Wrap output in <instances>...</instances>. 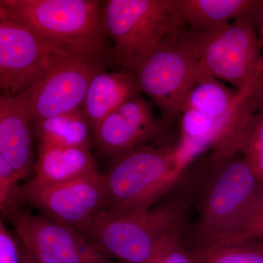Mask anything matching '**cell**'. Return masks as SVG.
<instances>
[{
	"label": "cell",
	"instance_id": "cell-1",
	"mask_svg": "<svg viewBox=\"0 0 263 263\" xmlns=\"http://www.w3.org/2000/svg\"><path fill=\"white\" fill-rule=\"evenodd\" d=\"M207 174L197 202V245L230 241L247 226L263 198V186L241 155L209 154Z\"/></svg>",
	"mask_w": 263,
	"mask_h": 263
},
{
	"label": "cell",
	"instance_id": "cell-2",
	"mask_svg": "<svg viewBox=\"0 0 263 263\" xmlns=\"http://www.w3.org/2000/svg\"><path fill=\"white\" fill-rule=\"evenodd\" d=\"M186 205L177 200L135 212H102L81 233L106 258L151 263L162 240L183 230Z\"/></svg>",
	"mask_w": 263,
	"mask_h": 263
},
{
	"label": "cell",
	"instance_id": "cell-3",
	"mask_svg": "<svg viewBox=\"0 0 263 263\" xmlns=\"http://www.w3.org/2000/svg\"><path fill=\"white\" fill-rule=\"evenodd\" d=\"M6 11L57 47L99 60L105 51L102 12L96 0H0Z\"/></svg>",
	"mask_w": 263,
	"mask_h": 263
},
{
	"label": "cell",
	"instance_id": "cell-4",
	"mask_svg": "<svg viewBox=\"0 0 263 263\" xmlns=\"http://www.w3.org/2000/svg\"><path fill=\"white\" fill-rule=\"evenodd\" d=\"M102 18L114 58L127 71L166 40L186 30L173 0H108Z\"/></svg>",
	"mask_w": 263,
	"mask_h": 263
},
{
	"label": "cell",
	"instance_id": "cell-5",
	"mask_svg": "<svg viewBox=\"0 0 263 263\" xmlns=\"http://www.w3.org/2000/svg\"><path fill=\"white\" fill-rule=\"evenodd\" d=\"M103 174V212L124 213L152 207L181 177L174 147L145 145L112 160Z\"/></svg>",
	"mask_w": 263,
	"mask_h": 263
},
{
	"label": "cell",
	"instance_id": "cell-6",
	"mask_svg": "<svg viewBox=\"0 0 263 263\" xmlns=\"http://www.w3.org/2000/svg\"><path fill=\"white\" fill-rule=\"evenodd\" d=\"M129 72L140 92L148 97L167 124L180 116L186 95L206 71L186 29L166 40Z\"/></svg>",
	"mask_w": 263,
	"mask_h": 263
},
{
	"label": "cell",
	"instance_id": "cell-7",
	"mask_svg": "<svg viewBox=\"0 0 263 263\" xmlns=\"http://www.w3.org/2000/svg\"><path fill=\"white\" fill-rule=\"evenodd\" d=\"M239 91L238 101L226 115L214 117L195 110L180 114L179 141L174 147L180 171L184 173L207 152L220 158L239 155L247 123L263 98V76Z\"/></svg>",
	"mask_w": 263,
	"mask_h": 263
},
{
	"label": "cell",
	"instance_id": "cell-8",
	"mask_svg": "<svg viewBox=\"0 0 263 263\" xmlns=\"http://www.w3.org/2000/svg\"><path fill=\"white\" fill-rule=\"evenodd\" d=\"M259 16L243 17L212 32H189L199 61L209 75L236 91L263 75Z\"/></svg>",
	"mask_w": 263,
	"mask_h": 263
},
{
	"label": "cell",
	"instance_id": "cell-9",
	"mask_svg": "<svg viewBox=\"0 0 263 263\" xmlns=\"http://www.w3.org/2000/svg\"><path fill=\"white\" fill-rule=\"evenodd\" d=\"M100 61L77 55H62L37 81L16 95L32 122L81 108L95 74L103 70Z\"/></svg>",
	"mask_w": 263,
	"mask_h": 263
},
{
	"label": "cell",
	"instance_id": "cell-10",
	"mask_svg": "<svg viewBox=\"0 0 263 263\" xmlns=\"http://www.w3.org/2000/svg\"><path fill=\"white\" fill-rule=\"evenodd\" d=\"M68 53L73 54L48 42L5 9L0 16V93L20 94L59 57Z\"/></svg>",
	"mask_w": 263,
	"mask_h": 263
},
{
	"label": "cell",
	"instance_id": "cell-11",
	"mask_svg": "<svg viewBox=\"0 0 263 263\" xmlns=\"http://www.w3.org/2000/svg\"><path fill=\"white\" fill-rule=\"evenodd\" d=\"M11 197L80 233L105 210L106 202L103 176L99 173L49 186L28 181L15 186Z\"/></svg>",
	"mask_w": 263,
	"mask_h": 263
},
{
	"label": "cell",
	"instance_id": "cell-12",
	"mask_svg": "<svg viewBox=\"0 0 263 263\" xmlns=\"http://www.w3.org/2000/svg\"><path fill=\"white\" fill-rule=\"evenodd\" d=\"M8 215L18 240L38 263H108L80 232L42 214H31L15 205Z\"/></svg>",
	"mask_w": 263,
	"mask_h": 263
},
{
	"label": "cell",
	"instance_id": "cell-13",
	"mask_svg": "<svg viewBox=\"0 0 263 263\" xmlns=\"http://www.w3.org/2000/svg\"><path fill=\"white\" fill-rule=\"evenodd\" d=\"M153 105L139 93L104 118L92 131L100 153L114 160L158 141L167 124L158 120Z\"/></svg>",
	"mask_w": 263,
	"mask_h": 263
},
{
	"label": "cell",
	"instance_id": "cell-14",
	"mask_svg": "<svg viewBox=\"0 0 263 263\" xmlns=\"http://www.w3.org/2000/svg\"><path fill=\"white\" fill-rule=\"evenodd\" d=\"M32 126L28 110L18 97L0 93V155L19 181L34 167Z\"/></svg>",
	"mask_w": 263,
	"mask_h": 263
},
{
	"label": "cell",
	"instance_id": "cell-15",
	"mask_svg": "<svg viewBox=\"0 0 263 263\" xmlns=\"http://www.w3.org/2000/svg\"><path fill=\"white\" fill-rule=\"evenodd\" d=\"M189 32H212L237 19L259 16L263 0H173Z\"/></svg>",
	"mask_w": 263,
	"mask_h": 263
},
{
	"label": "cell",
	"instance_id": "cell-16",
	"mask_svg": "<svg viewBox=\"0 0 263 263\" xmlns=\"http://www.w3.org/2000/svg\"><path fill=\"white\" fill-rule=\"evenodd\" d=\"M30 182L49 186L98 174L89 147L39 146Z\"/></svg>",
	"mask_w": 263,
	"mask_h": 263
},
{
	"label": "cell",
	"instance_id": "cell-17",
	"mask_svg": "<svg viewBox=\"0 0 263 263\" xmlns=\"http://www.w3.org/2000/svg\"><path fill=\"white\" fill-rule=\"evenodd\" d=\"M139 93L134 76L129 71L103 70L95 74L81 106L91 132L104 118Z\"/></svg>",
	"mask_w": 263,
	"mask_h": 263
},
{
	"label": "cell",
	"instance_id": "cell-18",
	"mask_svg": "<svg viewBox=\"0 0 263 263\" xmlns=\"http://www.w3.org/2000/svg\"><path fill=\"white\" fill-rule=\"evenodd\" d=\"M32 125L39 146L89 147L91 143V129L81 108L41 119Z\"/></svg>",
	"mask_w": 263,
	"mask_h": 263
},
{
	"label": "cell",
	"instance_id": "cell-19",
	"mask_svg": "<svg viewBox=\"0 0 263 263\" xmlns=\"http://www.w3.org/2000/svg\"><path fill=\"white\" fill-rule=\"evenodd\" d=\"M239 95V91L230 89L205 72L186 95L181 114L195 110L211 117H221L234 107Z\"/></svg>",
	"mask_w": 263,
	"mask_h": 263
},
{
	"label": "cell",
	"instance_id": "cell-20",
	"mask_svg": "<svg viewBox=\"0 0 263 263\" xmlns=\"http://www.w3.org/2000/svg\"><path fill=\"white\" fill-rule=\"evenodd\" d=\"M188 251L194 263H263V240H260L196 245Z\"/></svg>",
	"mask_w": 263,
	"mask_h": 263
},
{
	"label": "cell",
	"instance_id": "cell-21",
	"mask_svg": "<svg viewBox=\"0 0 263 263\" xmlns=\"http://www.w3.org/2000/svg\"><path fill=\"white\" fill-rule=\"evenodd\" d=\"M240 155L263 186V98L247 123Z\"/></svg>",
	"mask_w": 263,
	"mask_h": 263
},
{
	"label": "cell",
	"instance_id": "cell-22",
	"mask_svg": "<svg viewBox=\"0 0 263 263\" xmlns=\"http://www.w3.org/2000/svg\"><path fill=\"white\" fill-rule=\"evenodd\" d=\"M182 231L174 232L163 238L151 263H194L181 241Z\"/></svg>",
	"mask_w": 263,
	"mask_h": 263
},
{
	"label": "cell",
	"instance_id": "cell-23",
	"mask_svg": "<svg viewBox=\"0 0 263 263\" xmlns=\"http://www.w3.org/2000/svg\"><path fill=\"white\" fill-rule=\"evenodd\" d=\"M18 181L15 171L0 155V209L5 208Z\"/></svg>",
	"mask_w": 263,
	"mask_h": 263
},
{
	"label": "cell",
	"instance_id": "cell-24",
	"mask_svg": "<svg viewBox=\"0 0 263 263\" xmlns=\"http://www.w3.org/2000/svg\"><path fill=\"white\" fill-rule=\"evenodd\" d=\"M0 263H22L18 241L0 221Z\"/></svg>",
	"mask_w": 263,
	"mask_h": 263
},
{
	"label": "cell",
	"instance_id": "cell-25",
	"mask_svg": "<svg viewBox=\"0 0 263 263\" xmlns=\"http://www.w3.org/2000/svg\"><path fill=\"white\" fill-rule=\"evenodd\" d=\"M252 239L263 240V198L247 226L230 241Z\"/></svg>",
	"mask_w": 263,
	"mask_h": 263
},
{
	"label": "cell",
	"instance_id": "cell-26",
	"mask_svg": "<svg viewBox=\"0 0 263 263\" xmlns=\"http://www.w3.org/2000/svg\"><path fill=\"white\" fill-rule=\"evenodd\" d=\"M19 249H20L21 262L22 263H38L36 259L31 255L28 251L27 250L22 243L18 240Z\"/></svg>",
	"mask_w": 263,
	"mask_h": 263
},
{
	"label": "cell",
	"instance_id": "cell-27",
	"mask_svg": "<svg viewBox=\"0 0 263 263\" xmlns=\"http://www.w3.org/2000/svg\"><path fill=\"white\" fill-rule=\"evenodd\" d=\"M257 27H258L259 37V39H260V42L261 44H262L263 50V8L259 15Z\"/></svg>",
	"mask_w": 263,
	"mask_h": 263
},
{
	"label": "cell",
	"instance_id": "cell-28",
	"mask_svg": "<svg viewBox=\"0 0 263 263\" xmlns=\"http://www.w3.org/2000/svg\"><path fill=\"white\" fill-rule=\"evenodd\" d=\"M5 9L4 8H3V5H1V3H0V16H1L4 13Z\"/></svg>",
	"mask_w": 263,
	"mask_h": 263
},
{
	"label": "cell",
	"instance_id": "cell-29",
	"mask_svg": "<svg viewBox=\"0 0 263 263\" xmlns=\"http://www.w3.org/2000/svg\"><path fill=\"white\" fill-rule=\"evenodd\" d=\"M109 263V262H108Z\"/></svg>",
	"mask_w": 263,
	"mask_h": 263
}]
</instances>
